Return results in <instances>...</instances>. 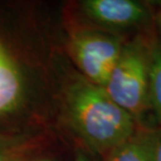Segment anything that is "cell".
<instances>
[{"label":"cell","mask_w":161,"mask_h":161,"mask_svg":"<svg viewBox=\"0 0 161 161\" xmlns=\"http://www.w3.org/2000/svg\"><path fill=\"white\" fill-rule=\"evenodd\" d=\"M105 161H156L155 130H137L105 156Z\"/></svg>","instance_id":"cell-6"},{"label":"cell","mask_w":161,"mask_h":161,"mask_svg":"<svg viewBox=\"0 0 161 161\" xmlns=\"http://www.w3.org/2000/svg\"><path fill=\"white\" fill-rule=\"evenodd\" d=\"M73 161H92V160L90 159L89 157L83 152V151H78L76 154H75V160H73Z\"/></svg>","instance_id":"cell-10"},{"label":"cell","mask_w":161,"mask_h":161,"mask_svg":"<svg viewBox=\"0 0 161 161\" xmlns=\"http://www.w3.org/2000/svg\"><path fill=\"white\" fill-rule=\"evenodd\" d=\"M31 161H53L51 159H47V158H44V159H38V160H31Z\"/></svg>","instance_id":"cell-11"},{"label":"cell","mask_w":161,"mask_h":161,"mask_svg":"<svg viewBox=\"0 0 161 161\" xmlns=\"http://www.w3.org/2000/svg\"><path fill=\"white\" fill-rule=\"evenodd\" d=\"M151 50L152 46L141 38L125 43L103 87L108 95L137 122L150 108Z\"/></svg>","instance_id":"cell-2"},{"label":"cell","mask_w":161,"mask_h":161,"mask_svg":"<svg viewBox=\"0 0 161 161\" xmlns=\"http://www.w3.org/2000/svg\"><path fill=\"white\" fill-rule=\"evenodd\" d=\"M24 96L21 71L0 44V117L15 111Z\"/></svg>","instance_id":"cell-5"},{"label":"cell","mask_w":161,"mask_h":161,"mask_svg":"<svg viewBox=\"0 0 161 161\" xmlns=\"http://www.w3.org/2000/svg\"><path fill=\"white\" fill-rule=\"evenodd\" d=\"M65 113L72 131L93 153L106 156L137 130V121L103 87L75 75L64 92Z\"/></svg>","instance_id":"cell-1"},{"label":"cell","mask_w":161,"mask_h":161,"mask_svg":"<svg viewBox=\"0 0 161 161\" xmlns=\"http://www.w3.org/2000/svg\"><path fill=\"white\" fill-rule=\"evenodd\" d=\"M80 8L93 23L109 31L140 26L150 19L147 8L134 0H85Z\"/></svg>","instance_id":"cell-4"},{"label":"cell","mask_w":161,"mask_h":161,"mask_svg":"<svg viewBox=\"0 0 161 161\" xmlns=\"http://www.w3.org/2000/svg\"><path fill=\"white\" fill-rule=\"evenodd\" d=\"M150 108L161 124V43L152 46L149 70Z\"/></svg>","instance_id":"cell-7"},{"label":"cell","mask_w":161,"mask_h":161,"mask_svg":"<svg viewBox=\"0 0 161 161\" xmlns=\"http://www.w3.org/2000/svg\"><path fill=\"white\" fill-rule=\"evenodd\" d=\"M30 147L24 136L0 135V161H18Z\"/></svg>","instance_id":"cell-8"},{"label":"cell","mask_w":161,"mask_h":161,"mask_svg":"<svg viewBox=\"0 0 161 161\" xmlns=\"http://www.w3.org/2000/svg\"><path fill=\"white\" fill-rule=\"evenodd\" d=\"M124 44L121 38L113 31L82 27L70 34L68 53L83 78L104 87Z\"/></svg>","instance_id":"cell-3"},{"label":"cell","mask_w":161,"mask_h":161,"mask_svg":"<svg viewBox=\"0 0 161 161\" xmlns=\"http://www.w3.org/2000/svg\"><path fill=\"white\" fill-rule=\"evenodd\" d=\"M155 158L161 161V128L155 130Z\"/></svg>","instance_id":"cell-9"}]
</instances>
